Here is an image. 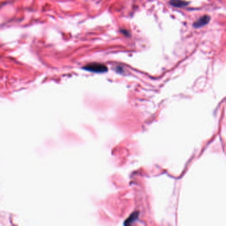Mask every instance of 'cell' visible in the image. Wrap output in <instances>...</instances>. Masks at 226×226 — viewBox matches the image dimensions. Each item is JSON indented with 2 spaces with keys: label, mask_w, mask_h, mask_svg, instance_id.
<instances>
[{
  "label": "cell",
  "mask_w": 226,
  "mask_h": 226,
  "mask_svg": "<svg viewBox=\"0 0 226 226\" xmlns=\"http://www.w3.org/2000/svg\"><path fill=\"white\" fill-rule=\"evenodd\" d=\"M84 70L87 71L95 72V73H103L108 70V68L104 64L100 63H90L84 67Z\"/></svg>",
  "instance_id": "6da1fadb"
},
{
  "label": "cell",
  "mask_w": 226,
  "mask_h": 226,
  "mask_svg": "<svg viewBox=\"0 0 226 226\" xmlns=\"http://www.w3.org/2000/svg\"><path fill=\"white\" fill-rule=\"evenodd\" d=\"M210 20V17L208 15H204L202 17L199 19L196 22L194 23V27L195 28H199L203 27L204 25H206L208 23V22Z\"/></svg>",
  "instance_id": "7a4b0ae2"
},
{
  "label": "cell",
  "mask_w": 226,
  "mask_h": 226,
  "mask_svg": "<svg viewBox=\"0 0 226 226\" xmlns=\"http://www.w3.org/2000/svg\"><path fill=\"white\" fill-rule=\"evenodd\" d=\"M138 216H139V213H138L137 212H133L131 216H130L127 220H126L124 222V225H131L133 223H134L135 222L137 219Z\"/></svg>",
  "instance_id": "3957f363"
},
{
  "label": "cell",
  "mask_w": 226,
  "mask_h": 226,
  "mask_svg": "<svg viewBox=\"0 0 226 226\" xmlns=\"http://www.w3.org/2000/svg\"><path fill=\"white\" fill-rule=\"evenodd\" d=\"M170 3L174 7H185L188 3L182 1V0H170Z\"/></svg>",
  "instance_id": "277c9868"
}]
</instances>
